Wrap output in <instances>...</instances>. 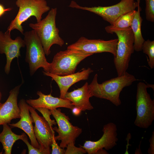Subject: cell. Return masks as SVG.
<instances>
[{"label":"cell","instance_id":"1","mask_svg":"<svg viewBox=\"0 0 154 154\" xmlns=\"http://www.w3.org/2000/svg\"><path fill=\"white\" fill-rule=\"evenodd\" d=\"M98 75L96 74L89 84L93 96L109 100L116 106L121 104L119 96L123 88L131 85L137 80L134 76L127 72L122 75L106 80L101 84L98 83Z\"/></svg>","mask_w":154,"mask_h":154},{"label":"cell","instance_id":"2","mask_svg":"<svg viewBox=\"0 0 154 154\" xmlns=\"http://www.w3.org/2000/svg\"><path fill=\"white\" fill-rule=\"evenodd\" d=\"M57 12V8H52L44 18L38 22L29 24V27L36 32L47 56L50 54V47L53 45L56 44L62 47L64 43L59 36V30L56 26Z\"/></svg>","mask_w":154,"mask_h":154},{"label":"cell","instance_id":"3","mask_svg":"<svg viewBox=\"0 0 154 154\" xmlns=\"http://www.w3.org/2000/svg\"><path fill=\"white\" fill-rule=\"evenodd\" d=\"M15 3L19 10L7 30L11 32L16 29L23 34L24 31L22 25L23 23L33 16L36 18L37 22H38L42 20L43 14L50 9L45 0H17Z\"/></svg>","mask_w":154,"mask_h":154},{"label":"cell","instance_id":"4","mask_svg":"<svg viewBox=\"0 0 154 154\" xmlns=\"http://www.w3.org/2000/svg\"><path fill=\"white\" fill-rule=\"evenodd\" d=\"M118 37L116 56L114 62L118 76L125 74L128 68L131 54L133 53L134 37L131 27L114 30Z\"/></svg>","mask_w":154,"mask_h":154},{"label":"cell","instance_id":"5","mask_svg":"<svg viewBox=\"0 0 154 154\" xmlns=\"http://www.w3.org/2000/svg\"><path fill=\"white\" fill-rule=\"evenodd\" d=\"M24 40L26 46L25 60L29 65L30 74L34 75L39 68L48 71L50 63L47 60L42 43L33 30L24 33Z\"/></svg>","mask_w":154,"mask_h":154},{"label":"cell","instance_id":"6","mask_svg":"<svg viewBox=\"0 0 154 154\" xmlns=\"http://www.w3.org/2000/svg\"><path fill=\"white\" fill-rule=\"evenodd\" d=\"M92 55L68 49L60 51L54 56L48 72L61 76L73 74L80 62Z\"/></svg>","mask_w":154,"mask_h":154},{"label":"cell","instance_id":"7","mask_svg":"<svg viewBox=\"0 0 154 154\" xmlns=\"http://www.w3.org/2000/svg\"><path fill=\"white\" fill-rule=\"evenodd\" d=\"M147 84L140 82L137 86L136 96V116L134 122L137 126L147 129L154 120V100L147 92Z\"/></svg>","mask_w":154,"mask_h":154},{"label":"cell","instance_id":"8","mask_svg":"<svg viewBox=\"0 0 154 154\" xmlns=\"http://www.w3.org/2000/svg\"><path fill=\"white\" fill-rule=\"evenodd\" d=\"M139 3L140 0H137V1L135 0H121L119 3L112 6L88 7L81 6L74 1H72L69 6L96 14L111 24L121 16L135 10Z\"/></svg>","mask_w":154,"mask_h":154},{"label":"cell","instance_id":"9","mask_svg":"<svg viewBox=\"0 0 154 154\" xmlns=\"http://www.w3.org/2000/svg\"><path fill=\"white\" fill-rule=\"evenodd\" d=\"M50 110L58 125V127H55L52 129L58 133L54 138L56 140L61 141L60 146L64 149L69 143H75L76 139L82 133V129L73 125L68 116L62 112L60 109Z\"/></svg>","mask_w":154,"mask_h":154},{"label":"cell","instance_id":"10","mask_svg":"<svg viewBox=\"0 0 154 154\" xmlns=\"http://www.w3.org/2000/svg\"><path fill=\"white\" fill-rule=\"evenodd\" d=\"M118 39L108 40L102 39H90L80 37L77 41L69 45L67 49L77 50L91 54L108 52L115 57L116 54Z\"/></svg>","mask_w":154,"mask_h":154},{"label":"cell","instance_id":"11","mask_svg":"<svg viewBox=\"0 0 154 154\" xmlns=\"http://www.w3.org/2000/svg\"><path fill=\"white\" fill-rule=\"evenodd\" d=\"M29 110L33 122L34 131L36 138L40 145V149L44 154H50V147L54 132L43 117L39 116L35 109L29 106Z\"/></svg>","mask_w":154,"mask_h":154},{"label":"cell","instance_id":"12","mask_svg":"<svg viewBox=\"0 0 154 154\" xmlns=\"http://www.w3.org/2000/svg\"><path fill=\"white\" fill-rule=\"evenodd\" d=\"M103 134L101 137L96 141H86L83 145L80 147L84 148L88 154H96L99 150L104 148L107 151L112 149L118 140L117 125L112 122L104 125L102 130Z\"/></svg>","mask_w":154,"mask_h":154},{"label":"cell","instance_id":"13","mask_svg":"<svg viewBox=\"0 0 154 154\" xmlns=\"http://www.w3.org/2000/svg\"><path fill=\"white\" fill-rule=\"evenodd\" d=\"M25 46L24 40L21 37H17L13 40L11 37V32L7 30L3 33L0 31V54H5L6 56L5 71L7 74L10 72L13 60L21 56L20 49Z\"/></svg>","mask_w":154,"mask_h":154},{"label":"cell","instance_id":"14","mask_svg":"<svg viewBox=\"0 0 154 154\" xmlns=\"http://www.w3.org/2000/svg\"><path fill=\"white\" fill-rule=\"evenodd\" d=\"M21 85L12 89L6 101L0 104V125L9 124L12 119L20 118V110L17 104V98Z\"/></svg>","mask_w":154,"mask_h":154},{"label":"cell","instance_id":"15","mask_svg":"<svg viewBox=\"0 0 154 154\" xmlns=\"http://www.w3.org/2000/svg\"><path fill=\"white\" fill-rule=\"evenodd\" d=\"M18 105L20 110V119L15 123H9V125L12 128L17 127L23 130L29 137L32 145L35 148L40 149V145L34 133L33 125V121L30 115L29 105L23 99L20 100Z\"/></svg>","mask_w":154,"mask_h":154},{"label":"cell","instance_id":"16","mask_svg":"<svg viewBox=\"0 0 154 154\" xmlns=\"http://www.w3.org/2000/svg\"><path fill=\"white\" fill-rule=\"evenodd\" d=\"M91 68L84 69L81 72L61 76L48 72H43L44 74L51 77L58 84L60 90V98L64 99L65 95L69 88L75 83L81 80H87L90 75L93 72Z\"/></svg>","mask_w":154,"mask_h":154},{"label":"cell","instance_id":"17","mask_svg":"<svg viewBox=\"0 0 154 154\" xmlns=\"http://www.w3.org/2000/svg\"><path fill=\"white\" fill-rule=\"evenodd\" d=\"M37 94L39 97L36 99H29L26 100L30 106L35 109L43 108L52 110L60 108H65L71 110L74 107L69 100L52 96L51 94L45 95L41 91H37Z\"/></svg>","mask_w":154,"mask_h":154},{"label":"cell","instance_id":"18","mask_svg":"<svg viewBox=\"0 0 154 154\" xmlns=\"http://www.w3.org/2000/svg\"><path fill=\"white\" fill-rule=\"evenodd\" d=\"M93 96L91 92L89 84L86 82L81 87L71 92H67L64 99L70 101L74 106L81 111L90 110L94 108L90 102V98Z\"/></svg>","mask_w":154,"mask_h":154},{"label":"cell","instance_id":"19","mask_svg":"<svg viewBox=\"0 0 154 154\" xmlns=\"http://www.w3.org/2000/svg\"><path fill=\"white\" fill-rule=\"evenodd\" d=\"M137 8V10L136 11L130 27L134 37V50L139 52L142 50V45L145 40L142 36L141 31L143 19L140 16L141 9L139 4Z\"/></svg>","mask_w":154,"mask_h":154},{"label":"cell","instance_id":"20","mask_svg":"<svg viewBox=\"0 0 154 154\" xmlns=\"http://www.w3.org/2000/svg\"><path fill=\"white\" fill-rule=\"evenodd\" d=\"M3 125L2 131L0 133V142L2 145L4 154H11L14 144L17 140H21L23 133L21 135H17L12 131L8 124H4Z\"/></svg>","mask_w":154,"mask_h":154},{"label":"cell","instance_id":"21","mask_svg":"<svg viewBox=\"0 0 154 154\" xmlns=\"http://www.w3.org/2000/svg\"><path fill=\"white\" fill-rule=\"evenodd\" d=\"M136 11L135 10L132 11L120 16L112 24L105 27L106 32L113 34L114 30L130 27Z\"/></svg>","mask_w":154,"mask_h":154},{"label":"cell","instance_id":"22","mask_svg":"<svg viewBox=\"0 0 154 154\" xmlns=\"http://www.w3.org/2000/svg\"><path fill=\"white\" fill-rule=\"evenodd\" d=\"M149 57L148 64L150 68H154V41L147 39L145 40L142 46V50Z\"/></svg>","mask_w":154,"mask_h":154},{"label":"cell","instance_id":"23","mask_svg":"<svg viewBox=\"0 0 154 154\" xmlns=\"http://www.w3.org/2000/svg\"><path fill=\"white\" fill-rule=\"evenodd\" d=\"M145 13L147 20L154 22V0H145Z\"/></svg>","mask_w":154,"mask_h":154},{"label":"cell","instance_id":"24","mask_svg":"<svg viewBox=\"0 0 154 154\" xmlns=\"http://www.w3.org/2000/svg\"><path fill=\"white\" fill-rule=\"evenodd\" d=\"M75 143L72 142L67 145L65 154H83L87 153L84 148L81 147H76L75 146Z\"/></svg>","mask_w":154,"mask_h":154},{"label":"cell","instance_id":"25","mask_svg":"<svg viewBox=\"0 0 154 154\" xmlns=\"http://www.w3.org/2000/svg\"><path fill=\"white\" fill-rule=\"evenodd\" d=\"M35 109L38 110L42 114L43 117L51 127H52L53 125H56L57 123L54 120H52L50 118L51 113L49 109L43 108H38Z\"/></svg>","mask_w":154,"mask_h":154},{"label":"cell","instance_id":"26","mask_svg":"<svg viewBox=\"0 0 154 154\" xmlns=\"http://www.w3.org/2000/svg\"><path fill=\"white\" fill-rule=\"evenodd\" d=\"M21 139L27 145L28 149L29 154H44V153L40 149L34 147L28 141L27 136L25 133Z\"/></svg>","mask_w":154,"mask_h":154},{"label":"cell","instance_id":"27","mask_svg":"<svg viewBox=\"0 0 154 154\" xmlns=\"http://www.w3.org/2000/svg\"><path fill=\"white\" fill-rule=\"evenodd\" d=\"M54 135L53 136L52 142L51 145L52 146V154H65V150L59 146L56 141L54 138Z\"/></svg>","mask_w":154,"mask_h":154},{"label":"cell","instance_id":"28","mask_svg":"<svg viewBox=\"0 0 154 154\" xmlns=\"http://www.w3.org/2000/svg\"><path fill=\"white\" fill-rule=\"evenodd\" d=\"M150 143L149 147L148 149L147 152L149 154H154V132H152L151 137L149 140Z\"/></svg>","mask_w":154,"mask_h":154},{"label":"cell","instance_id":"29","mask_svg":"<svg viewBox=\"0 0 154 154\" xmlns=\"http://www.w3.org/2000/svg\"><path fill=\"white\" fill-rule=\"evenodd\" d=\"M13 9L12 8L5 9L4 6L0 3V17H1L6 11H11Z\"/></svg>","mask_w":154,"mask_h":154},{"label":"cell","instance_id":"30","mask_svg":"<svg viewBox=\"0 0 154 154\" xmlns=\"http://www.w3.org/2000/svg\"><path fill=\"white\" fill-rule=\"evenodd\" d=\"M71 110L73 114L76 116L79 115L81 112V111L80 109L75 106Z\"/></svg>","mask_w":154,"mask_h":154},{"label":"cell","instance_id":"31","mask_svg":"<svg viewBox=\"0 0 154 154\" xmlns=\"http://www.w3.org/2000/svg\"><path fill=\"white\" fill-rule=\"evenodd\" d=\"M107 154L109 153L103 149L98 150L96 153V154Z\"/></svg>","mask_w":154,"mask_h":154},{"label":"cell","instance_id":"32","mask_svg":"<svg viewBox=\"0 0 154 154\" xmlns=\"http://www.w3.org/2000/svg\"><path fill=\"white\" fill-rule=\"evenodd\" d=\"M2 98V94L0 90V103H1V99Z\"/></svg>","mask_w":154,"mask_h":154},{"label":"cell","instance_id":"33","mask_svg":"<svg viewBox=\"0 0 154 154\" xmlns=\"http://www.w3.org/2000/svg\"><path fill=\"white\" fill-rule=\"evenodd\" d=\"M2 153H3L2 152H0V154H2Z\"/></svg>","mask_w":154,"mask_h":154},{"label":"cell","instance_id":"34","mask_svg":"<svg viewBox=\"0 0 154 154\" xmlns=\"http://www.w3.org/2000/svg\"><path fill=\"white\" fill-rule=\"evenodd\" d=\"M1 103H0V104H1Z\"/></svg>","mask_w":154,"mask_h":154}]
</instances>
